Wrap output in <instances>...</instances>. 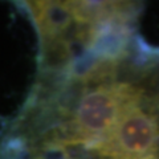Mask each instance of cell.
<instances>
[{
  "mask_svg": "<svg viewBox=\"0 0 159 159\" xmlns=\"http://www.w3.org/2000/svg\"><path fill=\"white\" fill-rule=\"evenodd\" d=\"M142 98L141 89L126 82H105L84 90L66 125V143L92 150Z\"/></svg>",
  "mask_w": 159,
  "mask_h": 159,
  "instance_id": "obj_1",
  "label": "cell"
},
{
  "mask_svg": "<svg viewBox=\"0 0 159 159\" xmlns=\"http://www.w3.org/2000/svg\"><path fill=\"white\" fill-rule=\"evenodd\" d=\"M90 151L102 159H158L159 122L142 102L129 107L109 135Z\"/></svg>",
  "mask_w": 159,
  "mask_h": 159,
  "instance_id": "obj_2",
  "label": "cell"
},
{
  "mask_svg": "<svg viewBox=\"0 0 159 159\" xmlns=\"http://www.w3.org/2000/svg\"><path fill=\"white\" fill-rule=\"evenodd\" d=\"M25 9L37 29L40 43H49L69 36L76 27L72 2H27Z\"/></svg>",
  "mask_w": 159,
  "mask_h": 159,
  "instance_id": "obj_3",
  "label": "cell"
},
{
  "mask_svg": "<svg viewBox=\"0 0 159 159\" xmlns=\"http://www.w3.org/2000/svg\"><path fill=\"white\" fill-rule=\"evenodd\" d=\"M32 150L23 135H8L0 142V159H31Z\"/></svg>",
  "mask_w": 159,
  "mask_h": 159,
  "instance_id": "obj_4",
  "label": "cell"
}]
</instances>
